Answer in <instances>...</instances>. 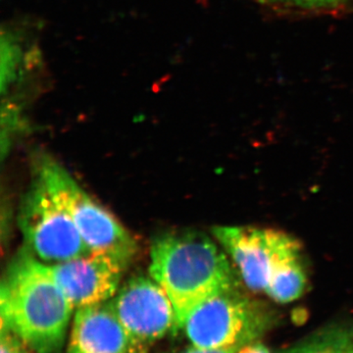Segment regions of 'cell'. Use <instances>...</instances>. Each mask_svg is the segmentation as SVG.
Wrapping results in <instances>:
<instances>
[{
	"label": "cell",
	"instance_id": "obj_7",
	"mask_svg": "<svg viewBox=\"0 0 353 353\" xmlns=\"http://www.w3.org/2000/svg\"><path fill=\"white\" fill-rule=\"evenodd\" d=\"M109 301L123 326L145 347L179 329L170 297L152 278L130 279Z\"/></svg>",
	"mask_w": 353,
	"mask_h": 353
},
{
	"label": "cell",
	"instance_id": "obj_14",
	"mask_svg": "<svg viewBox=\"0 0 353 353\" xmlns=\"http://www.w3.org/2000/svg\"><path fill=\"white\" fill-rule=\"evenodd\" d=\"M236 353H270L267 350L266 347H264L262 343H252L248 345H243L241 347Z\"/></svg>",
	"mask_w": 353,
	"mask_h": 353
},
{
	"label": "cell",
	"instance_id": "obj_8",
	"mask_svg": "<svg viewBox=\"0 0 353 353\" xmlns=\"http://www.w3.org/2000/svg\"><path fill=\"white\" fill-rule=\"evenodd\" d=\"M48 265L55 282L77 309L113 299L126 269L112 257L95 252Z\"/></svg>",
	"mask_w": 353,
	"mask_h": 353
},
{
	"label": "cell",
	"instance_id": "obj_2",
	"mask_svg": "<svg viewBox=\"0 0 353 353\" xmlns=\"http://www.w3.org/2000/svg\"><path fill=\"white\" fill-rule=\"evenodd\" d=\"M150 273L170 297L179 329L209 297L238 285L226 255L196 231L158 236L150 252Z\"/></svg>",
	"mask_w": 353,
	"mask_h": 353
},
{
	"label": "cell",
	"instance_id": "obj_15",
	"mask_svg": "<svg viewBox=\"0 0 353 353\" xmlns=\"http://www.w3.org/2000/svg\"><path fill=\"white\" fill-rule=\"evenodd\" d=\"M296 1H305V2H324V1H330V0H296Z\"/></svg>",
	"mask_w": 353,
	"mask_h": 353
},
{
	"label": "cell",
	"instance_id": "obj_4",
	"mask_svg": "<svg viewBox=\"0 0 353 353\" xmlns=\"http://www.w3.org/2000/svg\"><path fill=\"white\" fill-rule=\"evenodd\" d=\"M273 315L263 303L250 299L238 285L221 290L197 306L183 328L192 347H243L266 332Z\"/></svg>",
	"mask_w": 353,
	"mask_h": 353
},
{
	"label": "cell",
	"instance_id": "obj_5",
	"mask_svg": "<svg viewBox=\"0 0 353 353\" xmlns=\"http://www.w3.org/2000/svg\"><path fill=\"white\" fill-rule=\"evenodd\" d=\"M18 222L28 250L43 263L90 252L75 223L37 176L21 203Z\"/></svg>",
	"mask_w": 353,
	"mask_h": 353
},
{
	"label": "cell",
	"instance_id": "obj_12",
	"mask_svg": "<svg viewBox=\"0 0 353 353\" xmlns=\"http://www.w3.org/2000/svg\"><path fill=\"white\" fill-rule=\"evenodd\" d=\"M25 343L12 330L7 326H1L0 336V352L1 353H27L25 352Z\"/></svg>",
	"mask_w": 353,
	"mask_h": 353
},
{
	"label": "cell",
	"instance_id": "obj_3",
	"mask_svg": "<svg viewBox=\"0 0 353 353\" xmlns=\"http://www.w3.org/2000/svg\"><path fill=\"white\" fill-rule=\"evenodd\" d=\"M36 176L67 211L90 252L108 255L127 268L138 252V243L119 221L52 158H39Z\"/></svg>",
	"mask_w": 353,
	"mask_h": 353
},
{
	"label": "cell",
	"instance_id": "obj_11",
	"mask_svg": "<svg viewBox=\"0 0 353 353\" xmlns=\"http://www.w3.org/2000/svg\"><path fill=\"white\" fill-rule=\"evenodd\" d=\"M307 279L303 259L292 260L273 276L265 290L272 299L280 303L296 301L305 290Z\"/></svg>",
	"mask_w": 353,
	"mask_h": 353
},
{
	"label": "cell",
	"instance_id": "obj_1",
	"mask_svg": "<svg viewBox=\"0 0 353 353\" xmlns=\"http://www.w3.org/2000/svg\"><path fill=\"white\" fill-rule=\"evenodd\" d=\"M1 326L9 327L36 353H60L73 304L48 264L22 252L9 266L0 292Z\"/></svg>",
	"mask_w": 353,
	"mask_h": 353
},
{
	"label": "cell",
	"instance_id": "obj_10",
	"mask_svg": "<svg viewBox=\"0 0 353 353\" xmlns=\"http://www.w3.org/2000/svg\"><path fill=\"white\" fill-rule=\"evenodd\" d=\"M284 353H353V326L345 323L330 325Z\"/></svg>",
	"mask_w": 353,
	"mask_h": 353
},
{
	"label": "cell",
	"instance_id": "obj_6",
	"mask_svg": "<svg viewBox=\"0 0 353 353\" xmlns=\"http://www.w3.org/2000/svg\"><path fill=\"white\" fill-rule=\"evenodd\" d=\"M213 234L253 292H265L281 268L301 257L299 241L276 230L220 226L213 228Z\"/></svg>",
	"mask_w": 353,
	"mask_h": 353
},
{
	"label": "cell",
	"instance_id": "obj_13",
	"mask_svg": "<svg viewBox=\"0 0 353 353\" xmlns=\"http://www.w3.org/2000/svg\"><path fill=\"white\" fill-rule=\"evenodd\" d=\"M240 350L239 347L229 348H201L192 347L181 353H236Z\"/></svg>",
	"mask_w": 353,
	"mask_h": 353
},
{
	"label": "cell",
	"instance_id": "obj_9",
	"mask_svg": "<svg viewBox=\"0 0 353 353\" xmlns=\"http://www.w3.org/2000/svg\"><path fill=\"white\" fill-rule=\"evenodd\" d=\"M67 353H146L123 326L110 301L77 309Z\"/></svg>",
	"mask_w": 353,
	"mask_h": 353
}]
</instances>
